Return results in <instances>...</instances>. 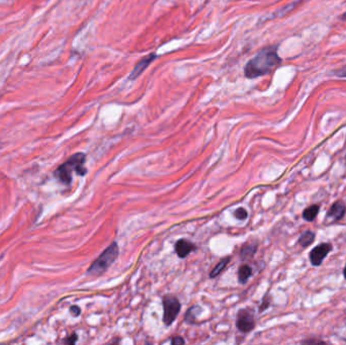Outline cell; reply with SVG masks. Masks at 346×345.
<instances>
[{
  "label": "cell",
  "mask_w": 346,
  "mask_h": 345,
  "mask_svg": "<svg viewBox=\"0 0 346 345\" xmlns=\"http://www.w3.org/2000/svg\"><path fill=\"white\" fill-rule=\"evenodd\" d=\"M281 62L276 47H268L261 50L246 64L244 74L247 78L253 79L268 74Z\"/></svg>",
  "instance_id": "cell-1"
},
{
  "label": "cell",
  "mask_w": 346,
  "mask_h": 345,
  "mask_svg": "<svg viewBox=\"0 0 346 345\" xmlns=\"http://www.w3.org/2000/svg\"><path fill=\"white\" fill-rule=\"evenodd\" d=\"M85 162V155L83 153H77L71 156L68 161L59 166L55 171V177L65 185H70L72 182V172L75 171L78 176H85L86 168L83 164Z\"/></svg>",
  "instance_id": "cell-2"
},
{
  "label": "cell",
  "mask_w": 346,
  "mask_h": 345,
  "mask_svg": "<svg viewBox=\"0 0 346 345\" xmlns=\"http://www.w3.org/2000/svg\"><path fill=\"white\" fill-rule=\"evenodd\" d=\"M119 255V247L115 242H112L100 255L99 257L90 265L88 273L91 274H101L103 273L111 263L117 259Z\"/></svg>",
  "instance_id": "cell-3"
},
{
  "label": "cell",
  "mask_w": 346,
  "mask_h": 345,
  "mask_svg": "<svg viewBox=\"0 0 346 345\" xmlns=\"http://www.w3.org/2000/svg\"><path fill=\"white\" fill-rule=\"evenodd\" d=\"M181 303L180 301L173 296H165L163 298V322L165 325L169 326L173 323L181 311Z\"/></svg>",
  "instance_id": "cell-4"
},
{
  "label": "cell",
  "mask_w": 346,
  "mask_h": 345,
  "mask_svg": "<svg viewBox=\"0 0 346 345\" xmlns=\"http://www.w3.org/2000/svg\"><path fill=\"white\" fill-rule=\"evenodd\" d=\"M236 325H237V328L241 332H243V333L250 332L255 326L254 316L247 310H241L238 313Z\"/></svg>",
  "instance_id": "cell-5"
},
{
  "label": "cell",
  "mask_w": 346,
  "mask_h": 345,
  "mask_svg": "<svg viewBox=\"0 0 346 345\" xmlns=\"http://www.w3.org/2000/svg\"><path fill=\"white\" fill-rule=\"evenodd\" d=\"M332 250L330 243H321L310 252V261L314 266H319L327 254Z\"/></svg>",
  "instance_id": "cell-6"
},
{
  "label": "cell",
  "mask_w": 346,
  "mask_h": 345,
  "mask_svg": "<svg viewBox=\"0 0 346 345\" xmlns=\"http://www.w3.org/2000/svg\"><path fill=\"white\" fill-rule=\"evenodd\" d=\"M155 59H156V55H155V54H150V55L144 57V58H143L141 61H139V62L137 63V65L135 66L134 70L132 71V73H131L129 79H130V80H134V79L138 78V77L148 68V66H149Z\"/></svg>",
  "instance_id": "cell-7"
},
{
  "label": "cell",
  "mask_w": 346,
  "mask_h": 345,
  "mask_svg": "<svg viewBox=\"0 0 346 345\" xmlns=\"http://www.w3.org/2000/svg\"><path fill=\"white\" fill-rule=\"evenodd\" d=\"M346 213V206L343 202L338 201L335 202L329 209L327 213V217L333 219L334 221H339L343 218V216Z\"/></svg>",
  "instance_id": "cell-8"
},
{
  "label": "cell",
  "mask_w": 346,
  "mask_h": 345,
  "mask_svg": "<svg viewBox=\"0 0 346 345\" xmlns=\"http://www.w3.org/2000/svg\"><path fill=\"white\" fill-rule=\"evenodd\" d=\"M195 248H196L195 245L186 239H182L176 244V251L178 255L182 258H185L186 256H188L192 251L195 250Z\"/></svg>",
  "instance_id": "cell-9"
},
{
  "label": "cell",
  "mask_w": 346,
  "mask_h": 345,
  "mask_svg": "<svg viewBox=\"0 0 346 345\" xmlns=\"http://www.w3.org/2000/svg\"><path fill=\"white\" fill-rule=\"evenodd\" d=\"M315 240V234L312 231H305L301 234L299 238V244L302 247H308L310 246Z\"/></svg>",
  "instance_id": "cell-10"
},
{
  "label": "cell",
  "mask_w": 346,
  "mask_h": 345,
  "mask_svg": "<svg viewBox=\"0 0 346 345\" xmlns=\"http://www.w3.org/2000/svg\"><path fill=\"white\" fill-rule=\"evenodd\" d=\"M319 206L318 205H313V206H310L308 209H306L304 212H303V218L304 220L308 221V222H312L315 220V218L317 217L318 213H319Z\"/></svg>",
  "instance_id": "cell-11"
},
{
  "label": "cell",
  "mask_w": 346,
  "mask_h": 345,
  "mask_svg": "<svg viewBox=\"0 0 346 345\" xmlns=\"http://www.w3.org/2000/svg\"><path fill=\"white\" fill-rule=\"evenodd\" d=\"M252 274V269L250 266L248 265H242L239 268V280L242 283H245L247 281V279L251 276Z\"/></svg>",
  "instance_id": "cell-12"
},
{
  "label": "cell",
  "mask_w": 346,
  "mask_h": 345,
  "mask_svg": "<svg viewBox=\"0 0 346 345\" xmlns=\"http://www.w3.org/2000/svg\"><path fill=\"white\" fill-rule=\"evenodd\" d=\"M229 261H230V257H225L224 259H222V260L218 263V265L212 270V272H211V274H210V277H216V276H218V275L225 269V267L227 266V264H228Z\"/></svg>",
  "instance_id": "cell-13"
},
{
  "label": "cell",
  "mask_w": 346,
  "mask_h": 345,
  "mask_svg": "<svg viewBox=\"0 0 346 345\" xmlns=\"http://www.w3.org/2000/svg\"><path fill=\"white\" fill-rule=\"evenodd\" d=\"M255 252H256L255 245H247L243 247V249L241 250V255H242V258H250L254 255Z\"/></svg>",
  "instance_id": "cell-14"
},
{
  "label": "cell",
  "mask_w": 346,
  "mask_h": 345,
  "mask_svg": "<svg viewBox=\"0 0 346 345\" xmlns=\"http://www.w3.org/2000/svg\"><path fill=\"white\" fill-rule=\"evenodd\" d=\"M235 216L239 220H245L247 218V211L243 208H240L235 212Z\"/></svg>",
  "instance_id": "cell-15"
},
{
  "label": "cell",
  "mask_w": 346,
  "mask_h": 345,
  "mask_svg": "<svg viewBox=\"0 0 346 345\" xmlns=\"http://www.w3.org/2000/svg\"><path fill=\"white\" fill-rule=\"evenodd\" d=\"M172 344H175V345H179V344H184L185 343V340L183 337L181 336H177L172 339Z\"/></svg>",
  "instance_id": "cell-16"
},
{
  "label": "cell",
  "mask_w": 346,
  "mask_h": 345,
  "mask_svg": "<svg viewBox=\"0 0 346 345\" xmlns=\"http://www.w3.org/2000/svg\"><path fill=\"white\" fill-rule=\"evenodd\" d=\"M335 73H336V75H337V76H340V77H346V66H344V67H342L341 69L337 70Z\"/></svg>",
  "instance_id": "cell-17"
},
{
  "label": "cell",
  "mask_w": 346,
  "mask_h": 345,
  "mask_svg": "<svg viewBox=\"0 0 346 345\" xmlns=\"http://www.w3.org/2000/svg\"><path fill=\"white\" fill-rule=\"evenodd\" d=\"M71 312H72L73 316H78V315L80 314V308H79V307L74 306V307H72V308H71Z\"/></svg>",
  "instance_id": "cell-18"
},
{
  "label": "cell",
  "mask_w": 346,
  "mask_h": 345,
  "mask_svg": "<svg viewBox=\"0 0 346 345\" xmlns=\"http://www.w3.org/2000/svg\"><path fill=\"white\" fill-rule=\"evenodd\" d=\"M268 306H269V302L268 301H266V298L264 299V302L262 303V305L260 306V311H263V310H265L266 308H268Z\"/></svg>",
  "instance_id": "cell-19"
},
{
  "label": "cell",
  "mask_w": 346,
  "mask_h": 345,
  "mask_svg": "<svg viewBox=\"0 0 346 345\" xmlns=\"http://www.w3.org/2000/svg\"><path fill=\"white\" fill-rule=\"evenodd\" d=\"M77 340V336H76V334H73V336H71V338H69V339H67L65 342H67V343H70V344H72V343H74L75 341Z\"/></svg>",
  "instance_id": "cell-20"
},
{
  "label": "cell",
  "mask_w": 346,
  "mask_h": 345,
  "mask_svg": "<svg viewBox=\"0 0 346 345\" xmlns=\"http://www.w3.org/2000/svg\"><path fill=\"white\" fill-rule=\"evenodd\" d=\"M303 343H324L323 341L321 340H306V341H303Z\"/></svg>",
  "instance_id": "cell-21"
},
{
  "label": "cell",
  "mask_w": 346,
  "mask_h": 345,
  "mask_svg": "<svg viewBox=\"0 0 346 345\" xmlns=\"http://www.w3.org/2000/svg\"><path fill=\"white\" fill-rule=\"evenodd\" d=\"M343 274H344V277H345V279H346V265H345V267H344V270H343Z\"/></svg>",
  "instance_id": "cell-22"
},
{
  "label": "cell",
  "mask_w": 346,
  "mask_h": 345,
  "mask_svg": "<svg viewBox=\"0 0 346 345\" xmlns=\"http://www.w3.org/2000/svg\"><path fill=\"white\" fill-rule=\"evenodd\" d=\"M342 19H343V20H346V13L342 16Z\"/></svg>",
  "instance_id": "cell-23"
}]
</instances>
